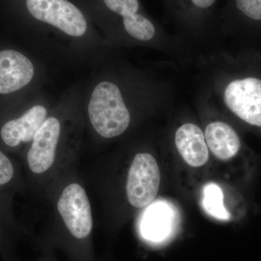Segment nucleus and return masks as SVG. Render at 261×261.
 <instances>
[{"instance_id": "obj_11", "label": "nucleus", "mask_w": 261, "mask_h": 261, "mask_svg": "<svg viewBox=\"0 0 261 261\" xmlns=\"http://www.w3.org/2000/svg\"><path fill=\"white\" fill-rule=\"evenodd\" d=\"M204 136L209 150L222 161H228L239 153L242 143L238 132L222 119H207Z\"/></svg>"}, {"instance_id": "obj_5", "label": "nucleus", "mask_w": 261, "mask_h": 261, "mask_svg": "<svg viewBox=\"0 0 261 261\" xmlns=\"http://www.w3.org/2000/svg\"><path fill=\"white\" fill-rule=\"evenodd\" d=\"M38 74L37 65L28 53L0 44V106L32 92Z\"/></svg>"}, {"instance_id": "obj_13", "label": "nucleus", "mask_w": 261, "mask_h": 261, "mask_svg": "<svg viewBox=\"0 0 261 261\" xmlns=\"http://www.w3.org/2000/svg\"><path fill=\"white\" fill-rule=\"evenodd\" d=\"M241 18L250 23H260L261 0H227L220 11L221 39L231 34Z\"/></svg>"}, {"instance_id": "obj_14", "label": "nucleus", "mask_w": 261, "mask_h": 261, "mask_svg": "<svg viewBox=\"0 0 261 261\" xmlns=\"http://www.w3.org/2000/svg\"><path fill=\"white\" fill-rule=\"evenodd\" d=\"M202 205L207 214L220 221H229L231 214L225 207L224 192L216 183L207 184L202 190Z\"/></svg>"}, {"instance_id": "obj_4", "label": "nucleus", "mask_w": 261, "mask_h": 261, "mask_svg": "<svg viewBox=\"0 0 261 261\" xmlns=\"http://www.w3.org/2000/svg\"><path fill=\"white\" fill-rule=\"evenodd\" d=\"M160 1L175 35L196 54L219 45L221 39L219 0Z\"/></svg>"}, {"instance_id": "obj_12", "label": "nucleus", "mask_w": 261, "mask_h": 261, "mask_svg": "<svg viewBox=\"0 0 261 261\" xmlns=\"http://www.w3.org/2000/svg\"><path fill=\"white\" fill-rule=\"evenodd\" d=\"M176 216L173 206L166 202H156L149 206L141 223L144 238L154 243H161L174 231Z\"/></svg>"}, {"instance_id": "obj_15", "label": "nucleus", "mask_w": 261, "mask_h": 261, "mask_svg": "<svg viewBox=\"0 0 261 261\" xmlns=\"http://www.w3.org/2000/svg\"><path fill=\"white\" fill-rule=\"evenodd\" d=\"M14 168L9 159L0 151V185L8 183L13 177Z\"/></svg>"}, {"instance_id": "obj_1", "label": "nucleus", "mask_w": 261, "mask_h": 261, "mask_svg": "<svg viewBox=\"0 0 261 261\" xmlns=\"http://www.w3.org/2000/svg\"><path fill=\"white\" fill-rule=\"evenodd\" d=\"M86 94L89 122L103 139L118 138L129 129L135 113L170 108L177 99L171 77L108 56Z\"/></svg>"}, {"instance_id": "obj_6", "label": "nucleus", "mask_w": 261, "mask_h": 261, "mask_svg": "<svg viewBox=\"0 0 261 261\" xmlns=\"http://www.w3.org/2000/svg\"><path fill=\"white\" fill-rule=\"evenodd\" d=\"M161 183L159 165L152 154L140 152L136 154L128 170L126 193L130 205L143 208L152 203Z\"/></svg>"}, {"instance_id": "obj_9", "label": "nucleus", "mask_w": 261, "mask_h": 261, "mask_svg": "<svg viewBox=\"0 0 261 261\" xmlns=\"http://www.w3.org/2000/svg\"><path fill=\"white\" fill-rule=\"evenodd\" d=\"M47 117L45 105L34 103L20 116L5 122L0 128L1 140L10 147L32 142Z\"/></svg>"}, {"instance_id": "obj_2", "label": "nucleus", "mask_w": 261, "mask_h": 261, "mask_svg": "<svg viewBox=\"0 0 261 261\" xmlns=\"http://www.w3.org/2000/svg\"><path fill=\"white\" fill-rule=\"evenodd\" d=\"M10 21L27 35L47 39L50 47L107 56L110 48L76 0H0Z\"/></svg>"}, {"instance_id": "obj_7", "label": "nucleus", "mask_w": 261, "mask_h": 261, "mask_svg": "<svg viewBox=\"0 0 261 261\" xmlns=\"http://www.w3.org/2000/svg\"><path fill=\"white\" fill-rule=\"evenodd\" d=\"M58 210L68 231L77 239H85L92 232V208L85 190L76 183L63 190L58 202Z\"/></svg>"}, {"instance_id": "obj_10", "label": "nucleus", "mask_w": 261, "mask_h": 261, "mask_svg": "<svg viewBox=\"0 0 261 261\" xmlns=\"http://www.w3.org/2000/svg\"><path fill=\"white\" fill-rule=\"evenodd\" d=\"M173 142L182 159L192 167H200L208 161L209 149L203 130L195 122L181 123L173 134Z\"/></svg>"}, {"instance_id": "obj_8", "label": "nucleus", "mask_w": 261, "mask_h": 261, "mask_svg": "<svg viewBox=\"0 0 261 261\" xmlns=\"http://www.w3.org/2000/svg\"><path fill=\"white\" fill-rule=\"evenodd\" d=\"M63 124L57 116H48L34 136L27 154L31 171L36 174L46 172L56 160Z\"/></svg>"}, {"instance_id": "obj_3", "label": "nucleus", "mask_w": 261, "mask_h": 261, "mask_svg": "<svg viewBox=\"0 0 261 261\" xmlns=\"http://www.w3.org/2000/svg\"><path fill=\"white\" fill-rule=\"evenodd\" d=\"M110 49L144 47L162 53L178 66L193 64L196 53L146 11L141 0H76Z\"/></svg>"}]
</instances>
